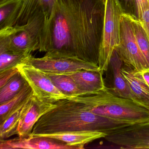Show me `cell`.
<instances>
[{"label":"cell","instance_id":"obj_6","mask_svg":"<svg viewBox=\"0 0 149 149\" xmlns=\"http://www.w3.org/2000/svg\"><path fill=\"white\" fill-rule=\"evenodd\" d=\"M115 50L125 66L140 72L149 69L136 40L132 16L129 15H122L120 43Z\"/></svg>","mask_w":149,"mask_h":149},{"label":"cell","instance_id":"obj_4","mask_svg":"<svg viewBox=\"0 0 149 149\" xmlns=\"http://www.w3.org/2000/svg\"><path fill=\"white\" fill-rule=\"evenodd\" d=\"M45 24V17L38 15L25 25L0 30V45L19 54H31L39 50Z\"/></svg>","mask_w":149,"mask_h":149},{"label":"cell","instance_id":"obj_29","mask_svg":"<svg viewBox=\"0 0 149 149\" xmlns=\"http://www.w3.org/2000/svg\"><path fill=\"white\" fill-rule=\"evenodd\" d=\"M8 0H0V5L1 4H3L4 2L8 1Z\"/></svg>","mask_w":149,"mask_h":149},{"label":"cell","instance_id":"obj_8","mask_svg":"<svg viewBox=\"0 0 149 149\" xmlns=\"http://www.w3.org/2000/svg\"><path fill=\"white\" fill-rule=\"evenodd\" d=\"M45 73L64 74L81 70L100 71L98 65L85 61L77 57H52L44 56L35 58L33 56L26 62Z\"/></svg>","mask_w":149,"mask_h":149},{"label":"cell","instance_id":"obj_25","mask_svg":"<svg viewBox=\"0 0 149 149\" xmlns=\"http://www.w3.org/2000/svg\"><path fill=\"white\" fill-rule=\"evenodd\" d=\"M135 17L139 21H141L145 12L149 10V0H134Z\"/></svg>","mask_w":149,"mask_h":149},{"label":"cell","instance_id":"obj_27","mask_svg":"<svg viewBox=\"0 0 149 149\" xmlns=\"http://www.w3.org/2000/svg\"><path fill=\"white\" fill-rule=\"evenodd\" d=\"M140 21L143 23V26L146 30L149 37V10H147L144 13Z\"/></svg>","mask_w":149,"mask_h":149},{"label":"cell","instance_id":"obj_26","mask_svg":"<svg viewBox=\"0 0 149 149\" xmlns=\"http://www.w3.org/2000/svg\"><path fill=\"white\" fill-rule=\"evenodd\" d=\"M124 13L135 17L134 0H117Z\"/></svg>","mask_w":149,"mask_h":149},{"label":"cell","instance_id":"obj_24","mask_svg":"<svg viewBox=\"0 0 149 149\" xmlns=\"http://www.w3.org/2000/svg\"><path fill=\"white\" fill-rule=\"evenodd\" d=\"M19 72L18 66L0 71V88L5 86L12 77Z\"/></svg>","mask_w":149,"mask_h":149},{"label":"cell","instance_id":"obj_1","mask_svg":"<svg viewBox=\"0 0 149 149\" xmlns=\"http://www.w3.org/2000/svg\"><path fill=\"white\" fill-rule=\"evenodd\" d=\"M105 4L106 0H56L39 51L98 65Z\"/></svg>","mask_w":149,"mask_h":149},{"label":"cell","instance_id":"obj_5","mask_svg":"<svg viewBox=\"0 0 149 149\" xmlns=\"http://www.w3.org/2000/svg\"><path fill=\"white\" fill-rule=\"evenodd\" d=\"M124 13L117 0H106L98 64L102 72L108 70L112 54L120 43L121 18Z\"/></svg>","mask_w":149,"mask_h":149},{"label":"cell","instance_id":"obj_28","mask_svg":"<svg viewBox=\"0 0 149 149\" xmlns=\"http://www.w3.org/2000/svg\"><path fill=\"white\" fill-rule=\"evenodd\" d=\"M142 76L149 86V69L141 72Z\"/></svg>","mask_w":149,"mask_h":149},{"label":"cell","instance_id":"obj_18","mask_svg":"<svg viewBox=\"0 0 149 149\" xmlns=\"http://www.w3.org/2000/svg\"><path fill=\"white\" fill-rule=\"evenodd\" d=\"M24 0H8L0 5V30L16 25Z\"/></svg>","mask_w":149,"mask_h":149},{"label":"cell","instance_id":"obj_11","mask_svg":"<svg viewBox=\"0 0 149 149\" xmlns=\"http://www.w3.org/2000/svg\"><path fill=\"white\" fill-rule=\"evenodd\" d=\"M55 103L42 102L33 95L29 106L22 117L18 126V134L20 137H28L32 134L34 126L44 114L56 106Z\"/></svg>","mask_w":149,"mask_h":149},{"label":"cell","instance_id":"obj_15","mask_svg":"<svg viewBox=\"0 0 149 149\" xmlns=\"http://www.w3.org/2000/svg\"><path fill=\"white\" fill-rule=\"evenodd\" d=\"M103 72L81 70L64 74L70 77L77 87L86 95L92 94L104 88Z\"/></svg>","mask_w":149,"mask_h":149},{"label":"cell","instance_id":"obj_17","mask_svg":"<svg viewBox=\"0 0 149 149\" xmlns=\"http://www.w3.org/2000/svg\"><path fill=\"white\" fill-rule=\"evenodd\" d=\"M33 96L32 93L3 122L0 123V139H6L13 135L18 134L17 131L20 121L22 115L29 106Z\"/></svg>","mask_w":149,"mask_h":149},{"label":"cell","instance_id":"obj_7","mask_svg":"<svg viewBox=\"0 0 149 149\" xmlns=\"http://www.w3.org/2000/svg\"><path fill=\"white\" fill-rule=\"evenodd\" d=\"M22 75L32 89L33 95L42 102L55 103L68 99L53 83L49 77L43 71L27 63L18 65Z\"/></svg>","mask_w":149,"mask_h":149},{"label":"cell","instance_id":"obj_19","mask_svg":"<svg viewBox=\"0 0 149 149\" xmlns=\"http://www.w3.org/2000/svg\"><path fill=\"white\" fill-rule=\"evenodd\" d=\"M45 73L49 77L56 88L68 98L86 95L77 87L74 80L69 76L65 74Z\"/></svg>","mask_w":149,"mask_h":149},{"label":"cell","instance_id":"obj_3","mask_svg":"<svg viewBox=\"0 0 149 149\" xmlns=\"http://www.w3.org/2000/svg\"><path fill=\"white\" fill-rule=\"evenodd\" d=\"M68 99L83 104L88 110L99 116L135 124L149 123V109L132 99L118 96L112 88L105 87L92 94Z\"/></svg>","mask_w":149,"mask_h":149},{"label":"cell","instance_id":"obj_22","mask_svg":"<svg viewBox=\"0 0 149 149\" xmlns=\"http://www.w3.org/2000/svg\"><path fill=\"white\" fill-rule=\"evenodd\" d=\"M26 82L19 71L5 86L0 88V104L10 100L16 95L21 91Z\"/></svg>","mask_w":149,"mask_h":149},{"label":"cell","instance_id":"obj_20","mask_svg":"<svg viewBox=\"0 0 149 149\" xmlns=\"http://www.w3.org/2000/svg\"><path fill=\"white\" fill-rule=\"evenodd\" d=\"M33 93L32 89L27 82L18 94L0 105V123L21 105Z\"/></svg>","mask_w":149,"mask_h":149},{"label":"cell","instance_id":"obj_9","mask_svg":"<svg viewBox=\"0 0 149 149\" xmlns=\"http://www.w3.org/2000/svg\"><path fill=\"white\" fill-rule=\"evenodd\" d=\"M104 139L122 149H149V123L136 124L116 130Z\"/></svg>","mask_w":149,"mask_h":149},{"label":"cell","instance_id":"obj_14","mask_svg":"<svg viewBox=\"0 0 149 149\" xmlns=\"http://www.w3.org/2000/svg\"><path fill=\"white\" fill-rule=\"evenodd\" d=\"M56 1L24 0L17 22L15 26L25 25L30 19L38 15L44 16L47 24L50 19Z\"/></svg>","mask_w":149,"mask_h":149},{"label":"cell","instance_id":"obj_13","mask_svg":"<svg viewBox=\"0 0 149 149\" xmlns=\"http://www.w3.org/2000/svg\"><path fill=\"white\" fill-rule=\"evenodd\" d=\"M124 65L121 72L134 97V102L149 109V86L141 72Z\"/></svg>","mask_w":149,"mask_h":149},{"label":"cell","instance_id":"obj_23","mask_svg":"<svg viewBox=\"0 0 149 149\" xmlns=\"http://www.w3.org/2000/svg\"><path fill=\"white\" fill-rule=\"evenodd\" d=\"M134 34L139 47L149 66V37L143 23L132 16Z\"/></svg>","mask_w":149,"mask_h":149},{"label":"cell","instance_id":"obj_16","mask_svg":"<svg viewBox=\"0 0 149 149\" xmlns=\"http://www.w3.org/2000/svg\"><path fill=\"white\" fill-rule=\"evenodd\" d=\"M123 63V61L115 49L111 57L109 63L113 75L114 87L112 89L118 96L134 101L130 87L121 72Z\"/></svg>","mask_w":149,"mask_h":149},{"label":"cell","instance_id":"obj_21","mask_svg":"<svg viewBox=\"0 0 149 149\" xmlns=\"http://www.w3.org/2000/svg\"><path fill=\"white\" fill-rule=\"evenodd\" d=\"M32 56L31 54L15 53L0 45V71L26 63Z\"/></svg>","mask_w":149,"mask_h":149},{"label":"cell","instance_id":"obj_12","mask_svg":"<svg viewBox=\"0 0 149 149\" xmlns=\"http://www.w3.org/2000/svg\"><path fill=\"white\" fill-rule=\"evenodd\" d=\"M107 135L106 133L95 131L78 130L36 134L31 136L47 137L57 139L75 149H84L85 145L96 139L104 138Z\"/></svg>","mask_w":149,"mask_h":149},{"label":"cell","instance_id":"obj_10","mask_svg":"<svg viewBox=\"0 0 149 149\" xmlns=\"http://www.w3.org/2000/svg\"><path fill=\"white\" fill-rule=\"evenodd\" d=\"M1 149H75L60 140L47 137H18L13 139H0Z\"/></svg>","mask_w":149,"mask_h":149},{"label":"cell","instance_id":"obj_2","mask_svg":"<svg viewBox=\"0 0 149 149\" xmlns=\"http://www.w3.org/2000/svg\"><path fill=\"white\" fill-rule=\"evenodd\" d=\"M56 103L54 108L38 120L31 136L78 130L95 131L108 135L136 124L130 121L94 114L88 110L83 104L74 100L63 99Z\"/></svg>","mask_w":149,"mask_h":149}]
</instances>
